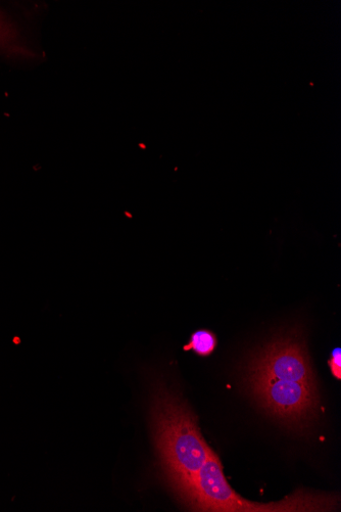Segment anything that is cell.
I'll use <instances>...</instances> for the list:
<instances>
[{
	"label": "cell",
	"instance_id": "obj_1",
	"mask_svg": "<svg viewBox=\"0 0 341 512\" xmlns=\"http://www.w3.org/2000/svg\"><path fill=\"white\" fill-rule=\"evenodd\" d=\"M152 420L162 467L174 486L197 473L212 449L201 434L196 414L164 387L155 394Z\"/></svg>",
	"mask_w": 341,
	"mask_h": 512
},
{
	"label": "cell",
	"instance_id": "obj_2",
	"mask_svg": "<svg viewBox=\"0 0 341 512\" xmlns=\"http://www.w3.org/2000/svg\"><path fill=\"white\" fill-rule=\"evenodd\" d=\"M172 488L193 510L199 511H326L334 499L318 495H292L279 503L260 504L241 498L228 485L219 457L211 450L202 468Z\"/></svg>",
	"mask_w": 341,
	"mask_h": 512
},
{
	"label": "cell",
	"instance_id": "obj_3",
	"mask_svg": "<svg viewBox=\"0 0 341 512\" xmlns=\"http://www.w3.org/2000/svg\"><path fill=\"white\" fill-rule=\"evenodd\" d=\"M249 387L259 404L285 424L296 426L310 421L318 404L317 391L249 371Z\"/></svg>",
	"mask_w": 341,
	"mask_h": 512
},
{
	"label": "cell",
	"instance_id": "obj_4",
	"mask_svg": "<svg viewBox=\"0 0 341 512\" xmlns=\"http://www.w3.org/2000/svg\"><path fill=\"white\" fill-rule=\"evenodd\" d=\"M250 372L279 381L299 383L317 391L306 348L295 338L285 337L269 343L251 362Z\"/></svg>",
	"mask_w": 341,
	"mask_h": 512
},
{
	"label": "cell",
	"instance_id": "obj_5",
	"mask_svg": "<svg viewBox=\"0 0 341 512\" xmlns=\"http://www.w3.org/2000/svg\"><path fill=\"white\" fill-rule=\"evenodd\" d=\"M217 346L215 334L208 330H201L191 336L190 342L185 346V350H192L200 356L211 355Z\"/></svg>",
	"mask_w": 341,
	"mask_h": 512
},
{
	"label": "cell",
	"instance_id": "obj_6",
	"mask_svg": "<svg viewBox=\"0 0 341 512\" xmlns=\"http://www.w3.org/2000/svg\"><path fill=\"white\" fill-rule=\"evenodd\" d=\"M17 35L13 26L0 14V46L9 49Z\"/></svg>",
	"mask_w": 341,
	"mask_h": 512
},
{
	"label": "cell",
	"instance_id": "obj_7",
	"mask_svg": "<svg viewBox=\"0 0 341 512\" xmlns=\"http://www.w3.org/2000/svg\"><path fill=\"white\" fill-rule=\"evenodd\" d=\"M332 375L336 380L341 379V350L336 348L332 351L331 358L328 361Z\"/></svg>",
	"mask_w": 341,
	"mask_h": 512
}]
</instances>
